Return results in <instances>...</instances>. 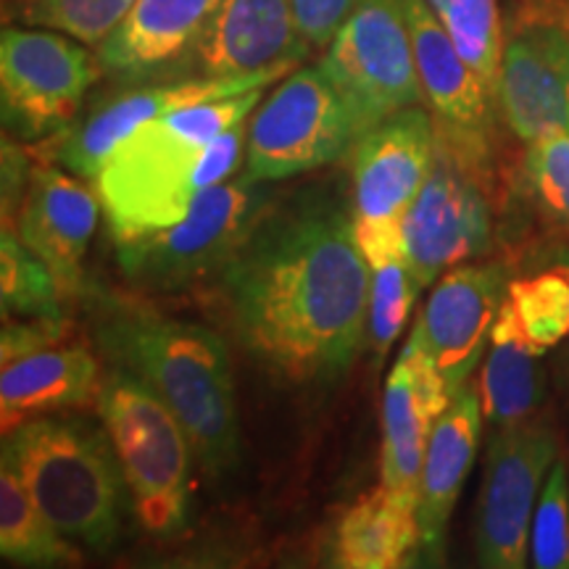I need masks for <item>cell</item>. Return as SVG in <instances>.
Masks as SVG:
<instances>
[{
    "mask_svg": "<svg viewBox=\"0 0 569 569\" xmlns=\"http://www.w3.org/2000/svg\"><path fill=\"white\" fill-rule=\"evenodd\" d=\"M248 353L298 386L343 377L369 327V267L353 211L309 193L269 209L222 274Z\"/></svg>",
    "mask_w": 569,
    "mask_h": 569,
    "instance_id": "1",
    "label": "cell"
},
{
    "mask_svg": "<svg viewBox=\"0 0 569 569\" xmlns=\"http://www.w3.org/2000/svg\"><path fill=\"white\" fill-rule=\"evenodd\" d=\"M264 90L172 111L119 142L96 177L111 238L127 243L174 224L230 180L246 161L248 119Z\"/></svg>",
    "mask_w": 569,
    "mask_h": 569,
    "instance_id": "2",
    "label": "cell"
},
{
    "mask_svg": "<svg viewBox=\"0 0 569 569\" xmlns=\"http://www.w3.org/2000/svg\"><path fill=\"white\" fill-rule=\"evenodd\" d=\"M106 353L174 411L198 461L213 478L238 465L240 427L232 361L209 327L148 309H113L98 330Z\"/></svg>",
    "mask_w": 569,
    "mask_h": 569,
    "instance_id": "3",
    "label": "cell"
},
{
    "mask_svg": "<svg viewBox=\"0 0 569 569\" xmlns=\"http://www.w3.org/2000/svg\"><path fill=\"white\" fill-rule=\"evenodd\" d=\"M3 465L77 546L109 551L117 543L130 490L109 432L77 419H30L3 436Z\"/></svg>",
    "mask_w": 569,
    "mask_h": 569,
    "instance_id": "4",
    "label": "cell"
},
{
    "mask_svg": "<svg viewBox=\"0 0 569 569\" xmlns=\"http://www.w3.org/2000/svg\"><path fill=\"white\" fill-rule=\"evenodd\" d=\"M96 409L122 465L142 530L156 538L177 536L188 522L196 457L180 419L124 367L106 377Z\"/></svg>",
    "mask_w": 569,
    "mask_h": 569,
    "instance_id": "5",
    "label": "cell"
},
{
    "mask_svg": "<svg viewBox=\"0 0 569 569\" xmlns=\"http://www.w3.org/2000/svg\"><path fill=\"white\" fill-rule=\"evenodd\" d=\"M264 184L240 174L206 190L174 224L117 243L122 274L146 293H182L222 277L272 209Z\"/></svg>",
    "mask_w": 569,
    "mask_h": 569,
    "instance_id": "6",
    "label": "cell"
},
{
    "mask_svg": "<svg viewBox=\"0 0 569 569\" xmlns=\"http://www.w3.org/2000/svg\"><path fill=\"white\" fill-rule=\"evenodd\" d=\"M438 124L411 106L361 134L351 148V211L369 267L407 251L403 224L436 161Z\"/></svg>",
    "mask_w": 569,
    "mask_h": 569,
    "instance_id": "7",
    "label": "cell"
},
{
    "mask_svg": "<svg viewBox=\"0 0 569 569\" xmlns=\"http://www.w3.org/2000/svg\"><path fill=\"white\" fill-rule=\"evenodd\" d=\"M359 140L348 106L322 67H296L248 119L243 177L277 182L343 159Z\"/></svg>",
    "mask_w": 569,
    "mask_h": 569,
    "instance_id": "8",
    "label": "cell"
},
{
    "mask_svg": "<svg viewBox=\"0 0 569 569\" xmlns=\"http://www.w3.org/2000/svg\"><path fill=\"white\" fill-rule=\"evenodd\" d=\"M319 67L346 101L359 138L422 103L407 0H361L325 48Z\"/></svg>",
    "mask_w": 569,
    "mask_h": 569,
    "instance_id": "9",
    "label": "cell"
},
{
    "mask_svg": "<svg viewBox=\"0 0 569 569\" xmlns=\"http://www.w3.org/2000/svg\"><path fill=\"white\" fill-rule=\"evenodd\" d=\"M90 46L46 27H6L0 34V111L13 140H48L74 124L101 77Z\"/></svg>",
    "mask_w": 569,
    "mask_h": 569,
    "instance_id": "10",
    "label": "cell"
},
{
    "mask_svg": "<svg viewBox=\"0 0 569 569\" xmlns=\"http://www.w3.org/2000/svg\"><path fill=\"white\" fill-rule=\"evenodd\" d=\"M486 156L438 124L436 161L403 224V246L419 290L490 248L493 213L478 180Z\"/></svg>",
    "mask_w": 569,
    "mask_h": 569,
    "instance_id": "11",
    "label": "cell"
},
{
    "mask_svg": "<svg viewBox=\"0 0 569 569\" xmlns=\"http://www.w3.org/2000/svg\"><path fill=\"white\" fill-rule=\"evenodd\" d=\"M496 106L519 140L569 134V3L525 0L503 32Z\"/></svg>",
    "mask_w": 569,
    "mask_h": 569,
    "instance_id": "12",
    "label": "cell"
},
{
    "mask_svg": "<svg viewBox=\"0 0 569 569\" xmlns=\"http://www.w3.org/2000/svg\"><path fill=\"white\" fill-rule=\"evenodd\" d=\"M559 438L546 419L493 430L475 522V551L486 569H522L530 559V528Z\"/></svg>",
    "mask_w": 569,
    "mask_h": 569,
    "instance_id": "13",
    "label": "cell"
},
{
    "mask_svg": "<svg viewBox=\"0 0 569 569\" xmlns=\"http://www.w3.org/2000/svg\"><path fill=\"white\" fill-rule=\"evenodd\" d=\"M511 274L507 264H459L440 277L427 298L411 338L422 346L443 375L448 393L457 396L486 359L490 332L507 298Z\"/></svg>",
    "mask_w": 569,
    "mask_h": 569,
    "instance_id": "14",
    "label": "cell"
},
{
    "mask_svg": "<svg viewBox=\"0 0 569 569\" xmlns=\"http://www.w3.org/2000/svg\"><path fill=\"white\" fill-rule=\"evenodd\" d=\"M296 67L298 63H280V67L243 77H184V80L130 90L92 111L82 124L63 132L56 156L71 174L96 180L113 148L130 138L132 132H138L142 124L167 117L172 111L188 109V106L269 88Z\"/></svg>",
    "mask_w": 569,
    "mask_h": 569,
    "instance_id": "15",
    "label": "cell"
},
{
    "mask_svg": "<svg viewBox=\"0 0 569 569\" xmlns=\"http://www.w3.org/2000/svg\"><path fill=\"white\" fill-rule=\"evenodd\" d=\"M82 180L53 163H32L30 184L13 222L19 238L53 269L63 296L82 288L84 259L103 209L98 190Z\"/></svg>",
    "mask_w": 569,
    "mask_h": 569,
    "instance_id": "16",
    "label": "cell"
},
{
    "mask_svg": "<svg viewBox=\"0 0 569 569\" xmlns=\"http://www.w3.org/2000/svg\"><path fill=\"white\" fill-rule=\"evenodd\" d=\"M443 375L415 338L396 359L382 396V486L419 503L432 425L451 403Z\"/></svg>",
    "mask_w": 569,
    "mask_h": 569,
    "instance_id": "17",
    "label": "cell"
},
{
    "mask_svg": "<svg viewBox=\"0 0 569 569\" xmlns=\"http://www.w3.org/2000/svg\"><path fill=\"white\" fill-rule=\"evenodd\" d=\"M407 17L415 40V59L425 101L443 130L475 151L488 153L496 98L480 80L451 32L427 0H407Z\"/></svg>",
    "mask_w": 569,
    "mask_h": 569,
    "instance_id": "18",
    "label": "cell"
},
{
    "mask_svg": "<svg viewBox=\"0 0 569 569\" xmlns=\"http://www.w3.org/2000/svg\"><path fill=\"white\" fill-rule=\"evenodd\" d=\"M309 51L298 34L293 0H219L193 59L206 77H243L301 63Z\"/></svg>",
    "mask_w": 569,
    "mask_h": 569,
    "instance_id": "19",
    "label": "cell"
},
{
    "mask_svg": "<svg viewBox=\"0 0 569 569\" xmlns=\"http://www.w3.org/2000/svg\"><path fill=\"white\" fill-rule=\"evenodd\" d=\"M482 422L486 415H482L480 390L467 386L451 398L443 415L432 425L417 503L422 559L430 565H443L448 522L478 457Z\"/></svg>",
    "mask_w": 569,
    "mask_h": 569,
    "instance_id": "20",
    "label": "cell"
},
{
    "mask_svg": "<svg viewBox=\"0 0 569 569\" xmlns=\"http://www.w3.org/2000/svg\"><path fill=\"white\" fill-rule=\"evenodd\" d=\"M101 386L96 356L84 346L59 343L19 356L0 372V430L11 436L30 419L98 407Z\"/></svg>",
    "mask_w": 569,
    "mask_h": 569,
    "instance_id": "21",
    "label": "cell"
},
{
    "mask_svg": "<svg viewBox=\"0 0 569 569\" xmlns=\"http://www.w3.org/2000/svg\"><path fill=\"white\" fill-rule=\"evenodd\" d=\"M219 0H134L122 24L98 46V61L106 74H156L196 51Z\"/></svg>",
    "mask_w": 569,
    "mask_h": 569,
    "instance_id": "22",
    "label": "cell"
},
{
    "mask_svg": "<svg viewBox=\"0 0 569 569\" xmlns=\"http://www.w3.org/2000/svg\"><path fill=\"white\" fill-rule=\"evenodd\" d=\"M332 557L346 569H401L422 559L419 509L411 498L377 486L340 517Z\"/></svg>",
    "mask_w": 569,
    "mask_h": 569,
    "instance_id": "23",
    "label": "cell"
},
{
    "mask_svg": "<svg viewBox=\"0 0 569 569\" xmlns=\"http://www.w3.org/2000/svg\"><path fill=\"white\" fill-rule=\"evenodd\" d=\"M543 356L546 351L530 343L503 298L478 382L482 415L493 430L536 417L546 398Z\"/></svg>",
    "mask_w": 569,
    "mask_h": 569,
    "instance_id": "24",
    "label": "cell"
},
{
    "mask_svg": "<svg viewBox=\"0 0 569 569\" xmlns=\"http://www.w3.org/2000/svg\"><path fill=\"white\" fill-rule=\"evenodd\" d=\"M0 553L11 565L71 567L80 551L32 501L11 467H0Z\"/></svg>",
    "mask_w": 569,
    "mask_h": 569,
    "instance_id": "25",
    "label": "cell"
},
{
    "mask_svg": "<svg viewBox=\"0 0 569 569\" xmlns=\"http://www.w3.org/2000/svg\"><path fill=\"white\" fill-rule=\"evenodd\" d=\"M61 284L53 269L19 238L13 227L0 232V301L3 319H63Z\"/></svg>",
    "mask_w": 569,
    "mask_h": 569,
    "instance_id": "26",
    "label": "cell"
},
{
    "mask_svg": "<svg viewBox=\"0 0 569 569\" xmlns=\"http://www.w3.org/2000/svg\"><path fill=\"white\" fill-rule=\"evenodd\" d=\"M507 301L532 346L551 351L569 338V269L553 264L543 272L511 280Z\"/></svg>",
    "mask_w": 569,
    "mask_h": 569,
    "instance_id": "27",
    "label": "cell"
},
{
    "mask_svg": "<svg viewBox=\"0 0 569 569\" xmlns=\"http://www.w3.org/2000/svg\"><path fill=\"white\" fill-rule=\"evenodd\" d=\"M465 59L472 63L488 90H498V71L503 53V27L498 0H427Z\"/></svg>",
    "mask_w": 569,
    "mask_h": 569,
    "instance_id": "28",
    "label": "cell"
},
{
    "mask_svg": "<svg viewBox=\"0 0 569 569\" xmlns=\"http://www.w3.org/2000/svg\"><path fill=\"white\" fill-rule=\"evenodd\" d=\"M27 27H46L98 48L122 24L134 0H11Z\"/></svg>",
    "mask_w": 569,
    "mask_h": 569,
    "instance_id": "29",
    "label": "cell"
},
{
    "mask_svg": "<svg viewBox=\"0 0 569 569\" xmlns=\"http://www.w3.org/2000/svg\"><path fill=\"white\" fill-rule=\"evenodd\" d=\"M407 251L388 256L372 267V290H369V343L377 359H382L409 322L417 296Z\"/></svg>",
    "mask_w": 569,
    "mask_h": 569,
    "instance_id": "30",
    "label": "cell"
},
{
    "mask_svg": "<svg viewBox=\"0 0 569 569\" xmlns=\"http://www.w3.org/2000/svg\"><path fill=\"white\" fill-rule=\"evenodd\" d=\"M530 565L538 569H569V465L553 461L540 490L530 528Z\"/></svg>",
    "mask_w": 569,
    "mask_h": 569,
    "instance_id": "31",
    "label": "cell"
},
{
    "mask_svg": "<svg viewBox=\"0 0 569 569\" xmlns=\"http://www.w3.org/2000/svg\"><path fill=\"white\" fill-rule=\"evenodd\" d=\"M522 169L540 213L569 234V134L528 142Z\"/></svg>",
    "mask_w": 569,
    "mask_h": 569,
    "instance_id": "32",
    "label": "cell"
},
{
    "mask_svg": "<svg viewBox=\"0 0 569 569\" xmlns=\"http://www.w3.org/2000/svg\"><path fill=\"white\" fill-rule=\"evenodd\" d=\"M361 0H293L298 34L309 48H327Z\"/></svg>",
    "mask_w": 569,
    "mask_h": 569,
    "instance_id": "33",
    "label": "cell"
},
{
    "mask_svg": "<svg viewBox=\"0 0 569 569\" xmlns=\"http://www.w3.org/2000/svg\"><path fill=\"white\" fill-rule=\"evenodd\" d=\"M63 338H67V319H3L0 361L9 365L19 356L59 346Z\"/></svg>",
    "mask_w": 569,
    "mask_h": 569,
    "instance_id": "34",
    "label": "cell"
},
{
    "mask_svg": "<svg viewBox=\"0 0 569 569\" xmlns=\"http://www.w3.org/2000/svg\"><path fill=\"white\" fill-rule=\"evenodd\" d=\"M553 261H557V264H561L565 269H569V251L567 248H561V251L553 256ZM565 367H567V372H569V338H567V353H565Z\"/></svg>",
    "mask_w": 569,
    "mask_h": 569,
    "instance_id": "35",
    "label": "cell"
},
{
    "mask_svg": "<svg viewBox=\"0 0 569 569\" xmlns=\"http://www.w3.org/2000/svg\"><path fill=\"white\" fill-rule=\"evenodd\" d=\"M567 3H569V0H567Z\"/></svg>",
    "mask_w": 569,
    "mask_h": 569,
    "instance_id": "36",
    "label": "cell"
}]
</instances>
